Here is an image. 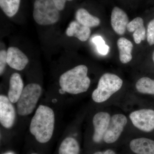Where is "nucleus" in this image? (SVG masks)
Returning <instances> with one entry per match:
<instances>
[{"label": "nucleus", "instance_id": "nucleus-1", "mask_svg": "<svg viewBox=\"0 0 154 154\" xmlns=\"http://www.w3.org/2000/svg\"><path fill=\"white\" fill-rule=\"evenodd\" d=\"M55 116L50 107L40 105L31 119L30 131L36 140L45 143L50 140L54 130Z\"/></svg>", "mask_w": 154, "mask_h": 154}, {"label": "nucleus", "instance_id": "nucleus-2", "mask_svg": "<svg viewBox=\"0 0 154 154\" xmlns=\"http://www.w3.org/2000/svg\"><path fill=\"white\" fill-rule=\"evenodd\" d=\"M88 68L80 65L63 74L59 79V84L64 92L78 94L88 91L91 80L88 76Z\"/></svg>", "mask_w": 154, "mask_h": 154}, {"label": "nucleus", "instance_id": "nucleus-3", "mask_svg": "<svg viewBox=\"0 0 154 154\" xmlns=\"http://www.w3.org/2000/svg\"><path fill=\"white\" fill-rule=\"evenodd\" d=\"M122 84V80L116 75L109 73L104 74L92 94V99L97 103L105 102L121 89Z\"/></svg>", "mask_w": 154, "mask_h": 154}, {"label": "nucleus", "instance_id": "nucleus-4", "mask_svg": "<svg viewBox=\"0 0 154 154\" xmlns=\"http://www.w3.org/2000/svg\"><path fill=\"white\" fill-rule=\"evenodd\" d=\"M59 11L52 0H35L33 5V19L40 25H54L59 20Z\"/></svg>", "mask_w": 154, "mask_h": 154}, {"label": "nucleus", "instance_id": "nucleus-5", "mask_svg": "<svg viewBox=\"0 0 154 154\" xmlns=\"http://www.w3.org/2000/svg\"><path fill=\"white\" fill-rule=\"evenodd\" d=\"M42 93V89L38 84L31 83L27 85L17 102L19 114L25 116L31 114L36 107Z\"/></svg>", "mask_w": 154, "mask_h": 154}, {"label": "nucleus", "instance_id": "nucleus-6", "mask_svg": "<svg viewBox=\"0 0 154 154\" xmlns=\"http://www.w3.org/2000/svg\"><path fill=\"white\" fill-rule=\"evenodd\" d=\"M127 123V119L122 114L113 115L110 119V123L103 137V141L110 144L117 141Z\"/></svg>", "mask_w": 154, "mask_h": 154}, {"label": "nucleus", "instance_id": "nucleus-7", "mask_svg": "<svg viewBox=\"0 0 154 154\" xmlns=\"http://www.w3.org/2000/svg\"><path fill=\"white\" fill-rule=\"evenodd\" d=\"M129 117L134 125L141 131L148 132L154 129V110L152 109L136 110Z\"/></svg>", "mask_w": 154, "mask_h": 154}, {"label": "nucleus", "instance_id": "nucleus-8", "mask_svg": "<svg viewBox=\"0 0 154 154\" xmlns=\"http://www.w3.org/2000/svg\"><path fill=\"white\" fill-rule=\"evenodd\" d=\"M16 112L13 103L8 97L4 95L0 96V122L4 127L11 128L14 125Z\"/></svg>", "mask_w": 154, "mask_h": 154}, {"label": "nucleus", "instance_id": "nucleus-9", "mask_svg": "<svg viewBox=\"0 0 154 154\" xmlns=\"http://www.w3.org/2000/svg\"><path fill=\"white\" fill-rule=\"evenodd\" d=\"M110 116L107 112H100L96 113L93 118L94 132L93 140L96 143L103 141V137L110 123Z\"/></svg>", "mask_w": 154, "mask_h": 154}, {"label": "nucleus", "instance_id": "nucleus-10", "mask_svg": "<svg viewBox=\"0 0 154 154\" xmlns=\"http://www.w3.org/2000/svg\"><path fill=\"white\" fill-rule=\"evenodd\" d=\"M7 63L14 69L22 71L29 62V60L22 51L17 47L9 48L7 51Z\"/></svg>", "mask_w": 154, "mask_h": 154}, {"label": "nucleus", "instance_id": "nucleus-11", "mask_svg": "<svg viewBox=\"0 0 154 154\" xmlns=\"http://www.w3.org/2000/svg\"><path fill=\"white\" fill-rule=\"evenodd\" d=\"M128 21L127 15L123 10L117 7L113 8L111 13V24L116 33L123 35L126 31Z\"/></svg>", "mask_w": 154, "mask_h": 154}, {"label": "nucleus", "instance_id": "nucleus-12", "mask_svg": "<svg viewBox=\"0 0 154 154\" xmlns=\"http://www.w3.org/2000/svg\"><path fill=\"white\" fill-rule=\"evenodd\" d=\"M129 146L134 154H154V140L147 138L133 139L130 142Z\"/></svg>", "mask_w": 154, "mask_h": 154}, {"label": "nucleus", "instance_id": "nucleus-13", "mask_svg": "<svg viewBox=\"0 0 154 154\" xmlns=\"http://www.w3.org/2000/svg\"><path fill=\"white\" fill-rule=\"evenodd\" d=\"M24 88V83L20 74L14 73L11 75L9 82L8 97L12 103H17Z\"/></svg>", "mask_w": 154, "mask_h": 154}, {"label": "nucleus", "instance_id": "nucleus-14", "mask_svg": "<svg viewBox=\"0 0 154 154\" xmlns=\"http://www.w3.org/2000/svg\"><path fill=\"white\" fill-rule=\"evenodd\" d=\"M67 36H74L82 42H85L90 37L91 30L90 28L81 25L77 21L70 23L66 30Z\"/></svg>", "mask_w": 154, "mask_h": 154}, {"label": "nucleus", "instance_id": "nucleus-15", "mask_svg": "<svg viewBox=\"0 0 154 154\" xmlns=\"http://www.w3.org/2000/svg\"><path fill=\"white\" fill-rule=\"evenodd\" d=\"M143 24V19L138 17L128 24L127 29L130 32H134L133 36L136 44H140L141 42L145 39L146 31Z\"/></svg>", "mask_w": 154, "mask_h": 154}, {"label": "nucleus", "instance_id": "nucleus-16", "mask_svg": "<svg viewBox=\"0 0 154 154\" xmlns=\"http://www.w3.org/2000/svg\"><path fill=\"white\" fill-rule=\"evenodd\" d=\"M119 59L122 63H127L132 60L131 52L133 47L132 42L127 38L122 37L117 41Z\"/></svg>", "mask_w": 154, "mask_h": 154}, {"label": "nucleus", "instance_id": "nucleus-17", "mask_svg": "<svg viewBox=\"0 0 154 154\" xmlns=\"http://www.w3.org/2000/svg\"><path fill=\"white\" fill-rule=\"evenodd\" d=\"M75 18L80 24L90 28L99 26L101 22L99 18L91 15L84 8H80L77 11Z\"/></svg>", "mask_w": 154, "mask_h": 154}, {"label": "nucleus", "instance_id": "nucleus-18", "mask_svg": "<svg viewBox=\"0 0 154 154\" xmlns=\"http://www.w3.org/2000/svg\"><path fill=\"white\" fill-rule=\"evenodd\" d=\"M79 152L80 146L78 141L71 137L65 139L59 149V154H79Z\"/></svg>", "mask_w": 154, "mask_h": 154}, {"label": "nucleus", "instance_id": "nucleus-19", "mask_svg": "<svg viewBox=\"0 0 154 154\" xmlns=\"http://www.w3.org/2000/svg\"><path fill=\"white\" fill-rule=\"evenodd\" d=\"M21 0H0V7L9 17L15 16L19 10Z\"/></svg>", "mask_w": 154, "mask_h": 154}, {"label": "nucleus", "instance_id": "nucleus-20", "mask_svg": "<svg viewBox=\"0 0 154 154\" xmlns=\"http://www.w3.org/2000/svg\"><path fill=\"white\" fill-rule=\"evenodd\" d=\"M137 90L143 94H154V80L143 77L138 80L136 84Z\"/></svg>", "mask_w": 154, "mask_h": 154}, {"label": "nucleus", "instance_id": "nucleus-21", "mask_svg": "<svg viewBox=\"0 0 154 154\" xmlns=\"http://www.w3.org/2000/svg\"><path fill=\"white\" fill-rule=\"evenodd\" d=\"M92 42L97 46L98 52L102 55H107L109 51V46L105 43L103 38L101 36H95L92 38Z\"/></svg>", "mask_w": 154, "mask_h": 154}, {"label": "nucleus", "instance_id": "nucleus-22", "mask_svg": "<svg viewBox=\"0 0 154 154\" xmlns=\"http://www.w3.org/2000/svg\"><path fill=\"white\" fill-rule=\"evenodd\" d=\"M147 39L149 45L154 44V19L150 21L148 25Z\"/></svg>", "mask_w": 154, "mask_h": 154}, {"label": "nucleus", "instance_id": "nucleus-23", "mask_svg": "<svg viewBox=\"0 0 154 154\" xmlns=\"http://www.w3.org/2000/svg\"><path fill=\"white\" fill-rule=\"evenodd\" d=\"M7 51L4 50L0 51V75H2L4 72L7 63Z\"/></svg>", "mask_w": 154, "mask_h": 154}, {"label": "nucleus", "instance_id": "nucleus-24", "mask_svg": "<svg viewBox=\"0 0 154 154\" xmlns=\"http://www.w3.org/2000/svg\"><path fill=\"white\" fill-rule=\"evenodd\" d=\"M57 8L59 11H63L64 8L67 0H52Z\"/></svg>", "mask_w": 154, "mask_h": 154}, {"label": "nucleus", "instance_id": "nucleus-25", "mask_svg": "<svg viewBox=\"0 0 154 154\" xmlns=\"http://www.w3.org/2000/svg\"><path fill=\"white\" fill-rule=\"evenodd\" d=\"M93 154H117L112 149H107L104 151H99L95 152Z\"/></svg>", "mask_w": 154, "mask_h": 154}, {"label": "nucleus", "instance_id": "nucleus-26", "mask_svg": "<svg viewBox=\"0 0 154 154\" xmlns=\"http://www.w3.org/2000/svg\"><path fill=\"white\" fill-rule=\"evenodd\" d=\"M152 59H153V60L154 62V51L153 53Z\"/></svg>", "mask_w": 154, "mask_h": 154}, {"label": "nucleus", "instance_id": "nucleus-27", "mask_svg": "<svg viewBox=\"0 0 154 154\" xmlns=\"http://www.w3.org/2000/svg\"><path fill=\"white\" fill-rule=\"evenodd\" d=\"M67 1H69V2H70V1H72V0H67Z\"/></svg>", "mask_w": 154, "mask_h": 154}, {"label": "nucleus", "instance_id": "nucleus-28", "mask_svg": "<svg viewBox=\"0 0 154 154\" xmlns=\"http://www.w3.org/2000/svg\"><path fill=\"white\" fill-rule=\"evenodd\" d=\"M37 154V153H32V154Z\"/></svg>", "mask_w": 154, "mask_h": 154}]
</instances>
